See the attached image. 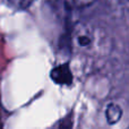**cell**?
<instances>
[{"label": "cell", "mask_w": 129, "mask_h": 129, "mask_svg": "<svg viewBox=\"0 0 129 129\" xmlns=\"http://www.w3.org/2000/svg\"><path fill=\"white\" fill-rule=\"evenodd\" d=\"M50 77L58 85H70L73 83L74 76L70 67H69V62L60 63L54 68H52L51 73H50Z\"/></svg>", "instance_id": "cell-1"}, {"label": "cell", "mask_w": 129, "mask_h": 129, "mask_svg": "<svg viewBox=\"0 0 129 129\" xmlns=\"http://www.w3.org/2000/svg\"><path fill=\"white\" fill-rule=\"evenodd\" d=\"M74 42L78 48L87 49L94 43V33L87 26L79 25L74 32Z\"/></svg>", "instance_id": "cell-2"}, {"label": "cell", "mask_w": 129, "mask_h": 129, "mask_svg": "<svg viewBox=\"0 0 129 129\" xmlns=\"http://www.w3.org/2000/svg\"><path fill=\"white\" fill-rule=\"evenodd\" d=\"M122 117V109L117 103H110L105 109V118L110 125L117 123Z\"/></svg>", "instance_id": "cell-3"}, {"label": "cell", "mask_w": 129, "mask_h": 129, "mask_svg": "<svg viewBox=\"0 0 129 129\" xmlns=\"http://www.w3.org/2000/svg\"><path fill=\"white\" fill-rule=\"evenodd\" d=\"M96 0H63L64 5L69 8H83V7L91 6Z\"/></svg>", "instance_id": "cell-4"}, {"label": "cell", "mask_w": 129, "mask_h": 129, "mask_svg": "<svg viewBox=\"0 0 129 129\" xmlns=\"http://www.w3.org/2000/svg\"><path fill=\"white\" fill-rule=\"evenodd\" d=\"M34 0H8L9 5H10L13 8L18 9V10H22V9H26L28 8L32 5Z\"/></svg>", "instance_id": "cell-5"}]
</instances>
